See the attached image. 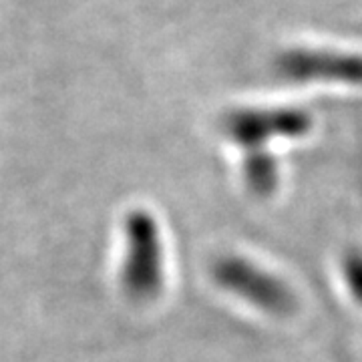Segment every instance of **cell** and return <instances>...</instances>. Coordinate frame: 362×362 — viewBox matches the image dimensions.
Segmentation results:
<instances>
[{"label":"cell","mask_w":362,"mask_h":362,"mask_svg":"<svg viewBox=\"0 0 362 362\" xmlns=\"http://www.w3.org/2000/svg\"><path fill=\"white\" fill-rule=\"evenodd\" d=\"M123 292L137 304L153 302L165 286V246L157 218L149 209H131L123 220Z\"/></svg>","instance_id":"obj_1"},{"label":"cell","mask_w":362,"mask_h":362,"mask_svg":"<svg viewBox=\"0 0 362 362\" xmlns=\"http://www.w3.org/2000/svg\"><path fill=\"white\" fill-rule=\"evenodd\" d=\"M214 280L223 292L268 316L284 318L296 310V296L282 278L244 256H221L214 264Z\"/></svg>","instance_id":"obj_2"},{"label":"cell","mask_w":362,"mask_h":362,"mask_svg":"<svg viewBox=\"0 0 362 362\" xmlns=\"http://www.w3.org/2000/svg\"><path fill=\"white\" fill-rule=\"evenodd\" d=\"M312 127V117L292 107H247L232 111L223 121V131L235 147L246 151L268 149L278 139H300Z\"/></svg>","instance_id":"obj_3"},{"label":"cell","mask_w":362,"mask_h":362,"mask_svg":"<svg viewBox=\"0 0 362 362\" xmlns=\"http://www.w3.org/2000/svg\"><path fill=\"white\" fill-rule=\"evenodd\" d=\"M280 69L288 78L296 81H334L362 83L361 57L326 54V52H292L280 61Z\"/></svg>","instance_id":"obj_4"},{"label":"cell","mask_w":362,"mask_h":362,"mask_svg":"<svg viewBox=\"0 0 362 362\" xmlns=\"http://www.w3.org/2000/svg\"><path fill=\"white\" fill-rule=\"evenodd\" d=\"M242 175L246 187L256 197H270L280 185V163L270 149L246 151Z\"/></svg>","instance_id":"obj_5"},{"label":"cell","mask_w":362,"mask_h":362,"mask_svg":"<svg viewBox=\"0 0 362 362\" xmlns=\"http://www.w3.org/2000/svg\"><path fill=\"white\" fill-rule=\"evenodd\" d=\"M340 272L350 298L362 306V247H350L342 256Z\"/></svg>","instance_id":"obj_6"}]
</instances>
